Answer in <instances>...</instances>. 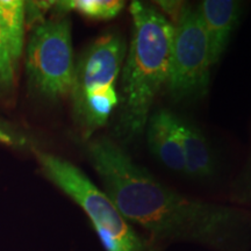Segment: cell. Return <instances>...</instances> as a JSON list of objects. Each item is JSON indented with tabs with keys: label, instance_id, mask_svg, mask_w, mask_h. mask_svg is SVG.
<instances>
[{
	"label": "cell",
	"instance_id": "8",
	"mask_svg": "<svg viewBox=\"0 0 251 251\" xmlns=\"http://www.w3.org/2000/svg\"><path fill=\"white\" fill-rule=\"evenodd\" d=\"M146 134L150 151L157 161L176 174H185L179 115L169 109H158L150 114Z\"/></svg>",
	"mask_w": 251,
	"mask_h": 251
},
{
	"label": "cell",
	"instance_id": "10",
	"mask_svg": "<svg viewBox=\"0 0 251 251\" xmlns=\"http://www.w3.org/2000/svg\"><path fill=\"white\" fill-rule=\"evenodd\" d=\"M179 133L185 159V175L206 179L215 172L211 146L198 126L179 117Z\"/></svg>",
	"mask_w": 251,
	"mask_h": 251
},
{
	"label": "cell",
	"instance_id": "9",
	"mask_svg": "<svg viewBox=\"0 0 251 251\" xmlns=\"http://www.w3.org/2000/svg\"><path fill=\"white\" fill-rule=\"evenodd\" d=\"M197 12L209 41L212 64L220 61L240 23L243 2L236 0H203Z\"/></svg>",
	"mask_w": 251,
	"mask_h": 251
},
{
	"label": "cell",
	"instance_id": "3",
	"mask_svg": "<svg viewBox=\"0 0 251 251\" xmlns=\"http://www.w3.org/2000/svg\"><path fill=\"white\" fill-rule=\"evenodd\" d=\"M120 31L102 34L87 47L75 65L71 101L84 140L107 124L119 105L118 80L127 52Z\"/></svg>",
	"mask_w": 251,
	"mask_h": 251
},
{
	"label": "cell",
	"instance_id": "5",
	"mask_svg": "<svg viewBox=\"0 0 251 251\" xmlns=\"http://www.w3.org/2000/svg\"><path fill=\"white\" fill-rule=\"evenodd\" d=\"M174 26L165 89L176 102L198 101L208 92L213 67L208 37L197 9L187 4Z\"/></svg>",
	"mask_w": 251,
	"mask_h": 251
},
{
	"label": "cell",
	"instance_id": "14",
	"mask_svg": "<svg viewBox=\"0 0 251 251\" xmlns=\"http://www.w3.org/2000/svg\"><path fill=\"white\" fill-rule=\"evenodd\" d=\"M235 199H236L235 201H236L237 206L246 207V208L251 209V181L250 183H247L235 194Z\"/></svg>",
	"mask_w": 251,
	"mask_h": 251
},
{
	"label": "cell",
	"instance_id": "11",
	"mask_svg": "<svg viewBox=\"0 0 251 251\" xmlns=\"http://www.w3.org/2000/svg\"><path fill=\"white\" fill-rule=\"evenodd\" d=\"M125 5L121 0H67L56 1L54 6L63 13L76 12L92 20H111L120 14Z\"/></svg>",
	"mask_w": 251,
	"mask_h": 251
},
{
	"label": "cell",
	"instance_id": "7",
	"mask_svg": "<svg viewBox=\"0 0 251 251\" xmlns=\"http://www.w3.org/2000/svg\"><path fill=\"white\" fill-rule=\"evenodd\" d=\"M26 2L0 0V92H12L25 42Z\"/></svg>",
	"mask_w": 251,
	"mask_h": 251
},
{
	"label": "cell",
	"instance_id": "1",
	"mask_svg": "<svg viewBox=\"0 0 251 251\" xmlns=\"http://www.w3.org/2000/svg\"><path fill=\"white\" fill-rule=\"evenodd\" d=\"M86 153L103 192L161 249L184 242L213 251L251 250V209L178 192L134 162L108 137L90 141Z\"/></svg>",
	"mask_w": 251,
	"mask_h": 251
},
{
	"label": "cell",
	"instance_id": "4",
	"mask_svg": "<svg viewBox=\"0 0 251 251\" xmlns=\"http://www.w3.org/2000/svg\"><path fill=\"white\" fill-rule=\"evenodd\" d=\"M43 174L83 209L105 251H162L122 215L111 198L71 162L35 150Z\"/></svg>",
	"mask_w": 251,
	"mask_h": 251
},
{
	"label": "cell",
	"instance_id": "12",
	"mask_svg": "<svg viewBox=\"0 0 251 251\" xmlns=\"http://www.w3.org/2000/svg\"><path fill=\"white\" fill-rule=\"evenodd\" d=\"M153 6L158 9L164 17L168 19L172 25H175L179 19L181 12L185 7L184 2L181 1H172V0H161V1H155Z\"/></svg>",
	"mask_w": 251,
	"mask_h": 251
},
{
	"label": "cell",
	"instance_id": "2",
	"mask_svg": "<svg viewBox=\"0 0 251 251\" xmlns=\"http://www.w3.org/2000/svg\"><path fill=\"white\" fill-rule=\"evenodd\" d=\"M131 37L120 74L118 139L130 142L146 131L150 111L165 87L170 67L175 26L153 5L129 6Z\"/></svg>",
	"mask_w": 251,
	"mask_h": 251
},
{
	"label": "cell",
	"instance_id": "6",
	"mask_svg": "<svg viewBox=\"0 0 251 251\" xmlns=\"http://www.w3.org/2000/svg\"><path fill=\"white\" fill-rule=\"evenodd\" d=\"M75 65L70 20L61 17L37 24L27 47L26 68L31 87L50 100L68 96Z\"/></svg>",
	"mask_w": 251,
	"mask_h": 251
},
{
	"label": "cell",
	"instance_id": "13",
	"mask_svg": "<svg viewBox=\"0 0 251 251\" xmlns=\"http://www.w3.org/2000/svg\"><path fill=\"white\" fill-rule=\"evenodd\" d=\"M25 140L6 125L0 124V143L7 146H23Z\"/></svg>",
	"mask_w": 251,
	"mask_h": 251
}]
</instances>
